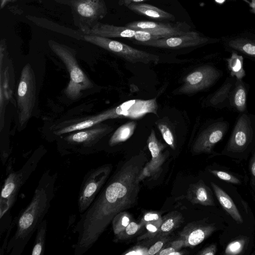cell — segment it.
Segmentation results:
<instances>
[{"instance_id": "obj_45", "label": "cell", "mask_w": 255, "mask_h": 255, "mask_svg": "<svg viewBox=\"0 0 255 255\" xmlns=\"http://www.w3.org/2000/svg\"><path fill=\"white\" fill-rule=\"evenodd\" d=\"M243 0L245 1L246 2H248L249 4L250 3V2L249 0Z\"/></svg>"}, {"instance_id": "obj_22", "label": "cell", "mask_w": 255, "mask_h": 255, "mask_svg": "<svg viewBox=\"0 0 255 255\" xmlns=\"http://www.w3.org/2000/svg\"><path fill=\"white\" fill-rule=\"evenodd\" d=\"M113 119L111 109L107 110L100 114L84 118L83 120L78 122L66 126L58 129L55 133L57 135H61L76 130L85 129L100 124L105 120Z\"/></svg>"}, {"instance_id": "obj_42", "label": "cell", "mask_w": 255, "mask_h": 255, "mask_svg": "<svg viewBox=\"0 0 255 255\" xmlns=\"http://www.w3.org/2000/svg\"><path fill=\"white\" fill-rule=\"evenodd\" d=\"M249 5L251 8V11L255 13V0H251Z\"/></svg>"}, {"instance_id": "obj_4", "label": "cell", "mask_w": 255, "mask_h": 255, "mask_svg": "<svg viewBox=\"0 0 255 255\" xmlns=\"http://www.w3.org/2000/svg\"><path fill=\"white\" fill-rule=\"evenodd\" d=\"M53 52L65 64L70 75V82L64 90L66 95L75 100L81 97L82 91L93 87V83L80 67L76 58L75 51L54 40L48 41Z\"/></svg>"}, {"instance_id": "obj_40", "label": "cell", "mask_w": 255, "mask_h": 255, "mask_svg": "<svg viewBox=\"0 0 255 255\" xmlns=\"http://www.w3.org/2000/svg\"><path fill=\"white\" fill-rule=\"evenodd\" d=\"M250 166L252 181L255 184V151L251 158Z\"/></svg>"}, {"instance_id": "obj_16", "label": "cell", "mask_w": 255, "mask_h": 255, "mask_svg": "<svg viewBox=\"0 0 255 255\" xmlns=\"http://www.w3.org/2000/svg\"><path fill=\"white\" fill-rule=\"evenodd\" d=\"M113 128L107 125L97 124L93 128L69 134L65 140L72 144H80L85 147L93 145L99 140L111 132Z\"/></svg>"}, {"instance_id": "obj_32", "label": "cell", "mask_w": 255, "mask_h": 255, "mask_svg": "<svg viewBox=\"0 0 255 255\" xmlns=\"http://www.w3.org/2000/svg\"><path fill=\"white\" fill-rule=\"evenodd\" d=\"M141 228L139 223L131 221L119 234L115 236L116 240H124L134 235Z\"/></svg>"}, {"instance_id": "obj_19", "label": "cell", "mask_w": 255, "mask_h": 255, "mask_svg": "<svg viewBox=\"0 0 255 255\" xmlns=\"http://www.w3.org/2000/svg\"><path fill=\"white\" fill-rule=\"evenodd\" d=\"M135 33V30L125 26H115L98 22L87 34L109 38L118 37L133 39Z\"/></svg>"}, {"instance_id": "obj_7", "label": "cell", "mask_w": 255, "mask_h": 255, "mask_svg": "<svg viewBox=\"0 0 255 255\" xmlns=\"http://www.w3.org/2000/svg\"><path fill=\"white\" fill-rule=\"evenodd\" d=\"M125 27L135 30L133 38L137 42L167 38L183 34L190 31V26L185 22L160 23L150 21H135Z\"/></svg>"}, {"instance_id": "obj_17", "label": "cell", "mask_w": 255, "mask_h": 255, "mask_svg": "<svg viewBox=\"0 0 255 255\" xmlns=\"http://www.w3.org/2000/svg\"><path fill=\"white\" fill-rule=\"evenodd\" d=\"M147 143L151 159L146 163L144 169L149 176H153L160 170L168 155L166 153L162 152L166 145L158 140L153 129L148 137Z\"/></svg>"}, {"instance_id": "obj_39", "label": "cell", "mask_w": 255, "mask_h": 255, "mask_svg": "<svg viewBox=\"0 0 255 255\" xmlns=\"http://www.w3.org/2000/svg\"><path fill=\"white\" fill-rule=\"evenodd\" d=\"M217 251L216 246L215 244L211 245L209 247L200 251L198 255H214Z\"/></svg>"}, {"instance_id": "obj_9", "label": "cell", "mask_w": 255, "mask_h": 255, "mask_svg": "<svg viewBox=\"0 0 255 255\" xmlns=\"http://www.w3.org/2000/svg\"><path fill=\"white\" fill-rule=\"evenodd\" d=\"M36 100V81L30 64L22 68L18 85L17 103L18 121L20 126L30 119Z\"/></svg>"}, {"instance_id": "obj_18", "label": "cell", "mask_w": 255, "mask_h": 255, "mask_svg": "<svg viewBox=\"0 0 255 255\" xmlns=\"http://www.w3.org/2000/svg\"><path fill=\"white\" fill-rule=\"evenodd\" d=\"M236 81L234 77L226 78L222 85L206 98L204 101V106L218 109H229L230 95Z\"/></svg>"}, {"instance_id": "obj_28", "label": "cell", "mask_w": 255, "mask_h": 255, "mask_svg": "<svg viewBox=\"0 0 255 255\" xmlns=\"http://www.w3.org/2000/svg\"><path fill=\"white\" fill-rule=\"evenodd\" d=\"M227 67L231 77L238 79H243L246 75L244 69V58L236 51H232L231 56L226 59Z\"/></svg>"}, {"instance_id": "obj_31", "label": "cell", "mask_w": 255, "mask_h": 255, "mask_svg": "<svg viewBox=\"0 0 255 255\" xmlns=\"http://www.w3.org/2000/svg\"><path fill=\"white\" fill-rule=\"evenodd\" d=\"M157 127L165 142L172 149H174L175 148V138L173 130L171 128L164 122H158L157 124Z\"/></svg>"}, {"instance_id": "obj_36", "label": "cell", "mask_w": 255, "mask_h": 255, "mask_svg": "<svg viewBox=\"0 0 255 255\" xmlns=\"http://www.w3.org/2000/svg\"><path fill=\"white\" fill-rule=\"evenodd\" d=\"M209 171L213 175L222 180L233 184H241V181L238 178L228 172L217 170H210Z\"/></svg>"}, {"instance_id": "obj_41", "label": "cell", "mask_w": 255, "mask_h": 255, "mask_svg": "<svg viewBox=\"0 0 255 255\" xmlns=\"http://www.w3.org/2000/svg\"><path fill=\"white\" fill-rule=\"evenodd\" d=\"M124 3L126 5L132 3H139L144 1L152 0H123Z\"/></svg>"}, {"instance_id": "obj_21", "label": "cell", "mask_w": 255, "mask_h": 255, "mask_svg": "<svg viewBox=\"0 0 255 255\" xmlns=\"http://www.w3.org/2000/svg\"><path fill=\"white\" fill-rule=\"evenodd\" d=\"M248 86L242 79H236L230 98V109L240 113H247Z\"/></svg>"}, {"instance_id": "obj_14", "label": "cell", "mask_w": 255, "mask_h": 255, "mask_svg": "<svg viewBox=\"0 0 255 255\" xmlns=\"http://www.w3.org/2000/svg\"><path fill=\"white\" fill-rule=\"evenodd\" d=\"M156 99L131 100L112 109L113 119L129 118L137 119L147 114H157Z\"/></svg>"}, {"instance_id": "obj_15", "label": "cell", "mask_w": 255, "mask_h": 255, "mask_svg": "<svg viewBox=\"0 0 255 255\" xmlns=\"http://www.w3.org/2000/svg\"><path fill=\"white\" fill-rule=\"evenodd\" d=\"M216 230L213 224L193 222L187 224L179 233V239L184 241V247L194 248L201 243Z\"/></svg>"}, {"instance_id": "obj_10", "label": "cell", "mask_w": 255, "mask_h": 255, "mask_svg": "<svg viewBox=\"0 0 255 255\" xmlns=\"http://www.w3.org/2000/svg\"><path fill=\"white\" fill-rule=\"evenodd\" d=\"M111 164L103 165L89 170L82 182L78 198L80 213H84L93 202L102 190L112 170Z\"/></svg>"}, {"instance_id": "obj_13", "label": "cell", "mask_w": 255, "mask_h": 255, "mask_svg": "<svg viewBox=\"0 0 255 255\" xmlns=\"http://www.w3.org/2000/svg\"><path fill=\"white\" fill-rule=\"evenodd\" d=\"M209 41V38L201 36L198 32L190 30L183 34L145 42H137L136 44L156 48L180 49L201 45Z\"/></svg>"}, {"instance_id": "obj_12", "label": "cell", "mask_w": 255, "mask_h": 255, "mask_svg": "<svg viewBox=\"0 0 255 255\" xmlns=\"http://www.w3.org/2000/svg\"><path fill=\"white\" fill-rule=\"evenodd\" d=\"M229 123L223 118L212 121L200 132L192 147L193 154L211 153L214 146L228 132Z\"/></svg>"}, {"instance_id": "obj_8", "label": "cell", "mask_w": 255, "mask_h": 255, "mask_svg": "<svg viewBox=\"0 0 255 255\" xmlns=\"http://www.w3.org/2000/svg\"><path fill=\"white\" fill-rule=\"evenodd\" d=\"M83 39L101 47L131 63L157 64L159 56L133 48L111 38L90 34H84Z\"/></svg>"}, {"instance_id": "obj_11", "label": "cell", "mask_w": 255, "mask_h": 255, "mask_svg": "<svg viewBox=\"0 0 255 255\" xmlns=\"http://www.w3.org/2000/svg\"><path fill=\"white\" fill-rule=\"evenodd\" d=\"M223 75V71L214 65L206 64L200 66L184 78L177 94L190 95L207 90Z\"/></svg>"}, {"instance_id": "obj_1", "label": "cell", "mask_w": 255, "mask_h": 255, "mask_svg": "<svg viewBox=\"0 0 255 255\" xmlns=\"http://www.w3.org/2000/svg\"><path fill=\"white\" fill-rule=\"evenodd\" d=\"M147 162L140 152L118 166L93 202L81 216L74 231L77 240L75 255L88 252L118 213L132 207L140 190L139 174Z\"/></svg>"}, {"instance_id": "obj_24", "label": "cell", "mask_w": 255, "mask_h": 255, "mask_svg": "<svg viewBox=\"0 0 255 255\" xmlns=\"http://www.w3.org/2000/svg\"><path fill=\"white\" fill-rule=\"evenodd\" d=\"M211 185L216 197L225 210L238 223L243 222L242 217L232 199L222 189L213 182Z\"/></svg>"}, {"instance_id": "obj_5", "label": "cell", "mask_w": 255, "mask_h": 255, "mask_svg": "<svg viewBox=\"0 0 255 255\" xmlns=\"http://www.w3.org/2000/svg\"><path fill=\"white\" fill-rule=\"evenodd\" d=\"M255 147V115L240 113L222 154L234 157L247 154Z\"/></svg>"}, {"instance_id": "obj_3", "label": "cell", "mask_w": 255, "mask_h": 255, "mask_svg": "<svg viewBox=\"0 0 255 255\" xmlns=\"http://www.w3.org/2000/svg\"><path fill=\"white\" fill-rule=\"evenodd\" d=\"M42 155L35 153L18 170L7 175L1 188L0 198V219L6 221L9 212L15 204L22 185L37 168Z\"/></svg>"}, {"instance_id": "obj_20", "label": "cell", "mask_w": 255, "mask_h": 255, "mask_svg": "<svg viewBox=\"0 0 255 255\" xmlns=\"http://www.w3.org/2000/svg\"><path fill=\"white\" fill-rule=\"evenodd\" d=\"M186 197L193 204L203 206L215 205L211 189L202 180L190 185L187 190Z\"/></svg>"}, {"instance_id": "obj_2", "label": "cell", "mask_w": 255, "mask_h": 255, "mask_svg": "<svg viewBox=\"0 0 255 255\" xmlns=\"http://www.w3.org/2000/svg\"><path fill=\"white\" fill-rule=\"evenodd\" d=\"M57 173L47 170L42 175L27 207L16 218V229L7 243L6 253L20 255L48 212L55 193Z\"/></svg>"}, {"instance_id": "obj_29", "label": "cell", "mask_w": 255, "mask_h": 255, "mask_svg": "<svg viewBox=\"0 0 255 255\" xmlns=\"http://www.w3.org/2000/svg\"><path fill=\"white\" fill-rule=\"evenodd\" d=\"M47 223L44 219L38 226L31 255H43L45 252Z\"/></svg>"}, {"instance_id": "obj_43", "label": "cell", "mask_w": 255, "mask_h": 255, "mask_svg": "<svg viewBox=\"0 0 255 255\" xmlns=\"http://www.w3.org/2000/svg\"><path fill=\"white\" fill-rule=\"evenodd\" d=\"M184 254V253L180 252L179 251H177L174 252H172L169 254V255H182Z\"/></svg>"}, {"instance_id": "obj_6", "label": "cell", "mask_w": 255, "mask_h": 255, "mask_svg": "<svg viewBox=\"0 0 255 255\" xmlns=\"http://www.w3.org/2000/svg\"><path fill=\"white\" fill-rule=\"evenodd\" d=\"M70 6L74 24L84 34H87L107 13L104 0H55Z\"/></svg>"}, {"instance_id": "obj_25", "label": "cell", "mask_w": 255, "mask_h": 255, "mask_svg": "<svg viewBox=\"0 0 255 255\" xmlns=\"http://www.w3.org/2000/svg\"><path fill=\"white\" fill-rule=\"evenodd\" d=\"M184 220L183 215L178 211H173L163 218L157 238L166 237L178 228Z\"/></svg>"}, {"instance_id": "obj_34", "label": "cell", "mask_w": 255, "mask_h": 255, "mask_svg": "<svg viewBox=\"0 0 255 255\" xmlns=\"http://www.w3.org/2000/svg\"><path fill=\"white\" fill-rule=\"evenodd\" d=\"M144 227H145L146 232L142 235L139 236L138 238V240L152 239L157 238L160 226L154 224L148 223L145 225Z\"/></svg>"}, {"instance_id": "obj_27", "label": "cell", "mask_w": 255, "mask_h": 255, "mask_svg": "<svg viewBox=\"0 0 255 255\" xmlns=\"http://www.w3.org/2000/svg\"><path fill=\"white\" fill-rule=\"evenodd\" d=\"M136 123L128 122L118 128L111 137L109 144L111 146L116 145L129 139L133 134Z\"/></svg>"}, {"instance_id": "obj_26", "label": "cell", "mask_w": 255, "mask_h": 255, "mask_svg": "<svg viewBox=\"0 0 255 255\" xmlns=\"http://www.w3.org/2000/svg\"><path fill=\"white\" fill-rule=\"evenodd\" d=\"M226 45L233 50V51L240 52L255 59V40L245 38H237L229 40Z\"/></svg>"}, {"instance_id": "obj_38", "label": "cell", "mask_w": 255, "mask_h": 255, "mask_svg": "<svg viewBox=\"0 0 255 255\" xmlns=\"http://www.w3.org/2000/svg\"><path fill=\"white\" fill-rule=\"evenodd\" d=\"M123 255H148V248L146 247L136 245L129 249Z\"/></svg>"}, {"instance_id": "obj_30", "label": "cell", "mask_w": 255, "mask_h": 255, "mask_svg": "<svg viewBox=\"0 0 255 255\" xmlns=\"http://www.w3.org/2000/svg\"><path fill=\"white\" fill-rule=\"evenodd\" d=\"M132 221L131 215L126 211L118 213L112 221L115 236L122 232Z\"/></svg>"}, {"instance_id": "obj_44", "label": "cell", "mask_w": 255, "mask_h": 255, "mask_svg": "<svg viewBox=\"0 0 255 255\" xmlns=\"http://www.w3.org/2000/svg\"><path fill=\"white\" fill-rule=\"evenodd\" d=\"M217 3L222 4L224 3L226 0H215Z\"/></svg>"}, {"instance_id": "obj_35", "label": "cell", "mask_w": 255, "mask_h": 255, "mask_svg": "<svg viewBox=\"0 0 255 255\" xmlns=\"http://www.w3.org/2000/svg\"><path fill=\"white\" fill-rule=\"evenodd\" d=\"M245 244L244 240H236L230 243L225 250L227 255H236L240 253L243 249Z\"/></svg>"}, {"instance_id": "obj_33", "label": "cell", "mask_w": 255, "mask_h": 255, "mask_svg": "<svg viewBox=\"0 0 255 255\" xmlns=\"http://www.w3.org/2000/svg\"><path fill=\"white\" fill-rule=\"evenodd\" d=\"M162 221L163 218L158 212L150 211L144 214L139 223L141 228L148 223L154 224L161 226Z\"/></svg>"}, {"instance_id": "obj_23", "label": "cell", "mask_w": 255, "mask_h": 255, "mask_svg": "<svg viewBox=\"0 0 255 255\" xmlns=\"http://www.w3.org/2000/svg\"><path fill=\"white\" fill-rule=\"evenodd\" d=\"M126 6L136 13L159 20H174L175 16L167 11L145 3H132Z\"/></svg>"}, {"instance_id": "obj_37", "label": "cell", "mask_w": 255, "mask_h": 255, "mask_svg": "<svg viewBox=\"0 0 255 255\" xmlns=\"http://www.w3.org/2000/svg\"><path fill=\"white\" fill-rule=\"evenodd\" d=\"M159 240L148 249V255H156L165 247L169 240L167 236L159 238Z\"/></svg>"}]
</instances>
